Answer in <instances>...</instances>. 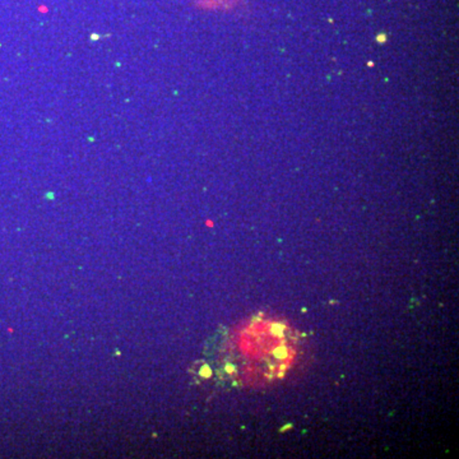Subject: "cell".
<instances>
[{
	"mask_svg": "<svg viewBox=\"0 0 459 459\" xmlns=\"http://www.w3.org/2000/svg\"><path fill=\"white\" fill-rule=\"evenodd\" d=\"M199 375L204 378V379H208V378L212 377V369L208 366V365H204L202 369L199 370Z\"/></svg>",
	"mask_w": 459,
	"mask_h": 459,
	"instance_id": "6da1fadb",
	"label": "cell"
},
{
	"mask_svg": "<svg viewBox=\"0 0 459 459\" xmlns=\"http://www.w3.org/2000/svg\"><path fill=\"white\" fill-rule=\"evenodd\" d=\"M291 429H293V425H291V423H287V425H285L283 428H281V430H279V431H281V433H286L287 430H291Z\"/></svg>",
	"mask_w": 459,
	"mask_h": 459,
	"instance_id": "7a4b0ae2",
	"label": "cell"
}]
</instances>
